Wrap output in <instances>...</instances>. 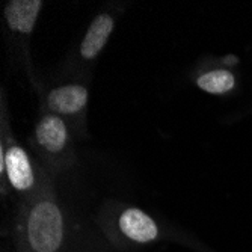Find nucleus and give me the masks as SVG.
<instances>
[{"label":"nucleus","mask_w":252,"mask_h":252,"mask_svg":"<svg viewBox=\"0 0 252 252\" xmlns=\"http://www.w3.org/2000/svg\"><path fill=\"white\" fill-rule=\"evenodd\" d=\"M73 240L70 213L62 205L53 183L20 202L15 223L18 252H70Z\"/></svg>","instance_id":"1"},{"label":"nucleus","mask_w":252,"mask_h":252,"mask_svg":"<svg viewBox=\"0 0 252 252\" xmlns=\"http://www.w3.org/2000/svg\"><path fill=\"white\" fill-rule=\"evenodd\" d=\"M2 139H0V177H2V190L11 189L25 202L35 196L45 186L50 185L52 178L44 172L28 150L20 145L8 128L5 120L2 121Z\"/></svg>","instance_id":"2"},{"label":"nucleus","mask_w":252,"mask_h":252,"mask_svg":"<svg viewBox=\"0 0 252 252\" xmlns=\"http://www.w3.org/2000/svg\"><path fill=\"white\" fill-rule=\"evenodd\" d=\"M98 225L117 248H139L165 239L160 223L147 212L133 205H118L100 213Z\"/></svg>","instance_id":"3"},{"label":"nucleus","mask_w":252,"mask_h":252,"mask_svg":"<svg viewBox=\"0 0 252 252\" xmlns=\"http://www.w3.org/2000/svg\"><path fill=\"white\" fill-rule=\"evenodd\" d=\"M31 145L47 172L59 174L77 163L73 130L55 113H41L33 127Z\"/></svg>","instance_id":"4"},{"label":"nucleus","mask_w":252,"mask_h":252,"mask_svg":"<svg viewBox=\"0 0 252 252\" xmlns=\"http://www.w3.org/2000/svg\"><path fill=\"white\" fill-rule=\"evenodd\" d=\"M89 91L82 83H63L55 86L42 100L44 112L55 113L68 123L73 131L82 133L86 121Z\"/></svg>","instance_id":"5"},{"label":"nucleus","mask_w":252,"mask_h":252,"mask_svg":"<svg viewBox=\"0 0 252 252\" xmlns=\"http://www.w3.org/2000/svg\"><path fill=\"white\" fill-rule=\"evenodd\" d=\"M42 6L41 0H11L3 8L8 29L20 36L31 35Z\"/></svg>","instance_id":"6"},{"label":"nucleus","mask_w":252,"mask_h":252,"mask_svg":"<svg viewBox=\"0 0 252 252\" xmlns=\"http://www.w3.org/2000/svg\"><path fill=\"white\" fill-rule=\"evenodd\" d=\"M115 28V18L110 14H98L93 21L82 38L80 47H79V55L83 61H94L101 50L106 47V44Z\"/></svg>","instance_id":"7"},{"label":"nucleus","mask_w":252,"mask_h":252,"mask_svg":"<svg viewBox=\"0 0 252 252\" xmlns=\"http://www.w3.org/2000/svg\"><path fill=\"white\" fill-rule=\"evenodd\" d=\"M196 86L207 94L222 95L230 93L236 86V77L231 71L218 68V70H210L199 74L196 77Z\"/></svg>","instance_id":"8"}]
</instances>
